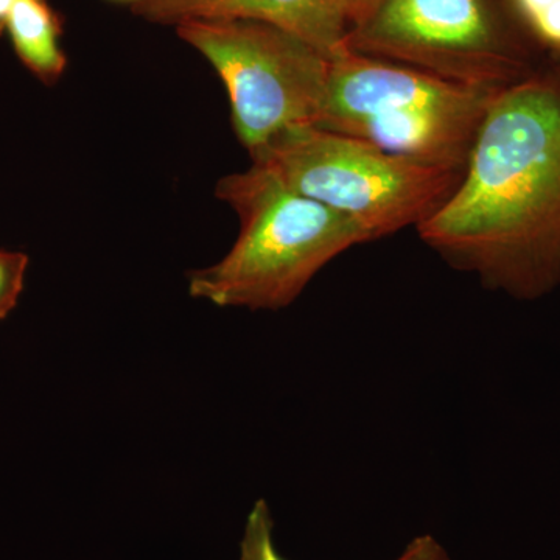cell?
Segmentation results:
<instances>
[{
	"label": "cell",
	"mask_w": 560,
	"mask_h": 560,
	"mask_svg": "<svg viewBox=\"0 0 560 560\" xmlns=\"http://www.w3.org/2000/svg\"><path fill=\"white\" fill-rule=\"evenodd\" d=\"M501 91L346 49L330 60L316 127L419 164L464 171Z\"/></svg>",
	"instance_id": "3957f363"
},
{
	"label": "cell",
	"mask_w": 560,
	"mask_h": 560,
	"mask_svg": "<svg viewBox=\"0 0 560 560\" xmlns=\"http://www.w3.org/2000/svg\"><path fill=\"white\" fill-rule=\"evenodd\" d=\"M20 0H0V28H3L7 20H9L11 11Z\"/></svg>",
	"instance_id": "5bb4252c"
},
{
	"label": "cell",
	"mask_w": 560,
	"mask_h": 560,
	"mask_svg": "<svg viewBox=\"0 0 560 560\" xmlns=\"http://www.w3.org/2000/svg\"><path fill=\"white\" fill-rule=\"evenodd\" d=\"M346 49L492 90L544 68L508 0H382Z\"/></svg>",
	"instance_id": "5b68a950"
},
{
	"label": "cell",
	"mask_w": 560,
	"mask_h": 560,
	"mask_svg": "<svg viewBox=\"0 0 560 560\" xmlns=\"http://www.w3.org/2000/svg\"><path fill=\"white\" fill-rule=\"evenodd\" d=\"M130 2L136 3V2H140V0H130Z\"/></svg>",
	"instance_id": "9a60e30c"
},
{
	"label": "cell",
	"mask_w": 560,
	"mask_h": 560,
	"mask_svg": "<svg viewBox=\"0 0 560 560\" xmlns=\"http://www.w3.org/2000/svg\"><path fill=\"white\" fill-rule=\"evenodd\" d=\"M381 2L382 0H342L346 14H348L350 28H352L353 25L360 24L361 21L366 20L371 11Z\"/></svg>",
	"instance_id": "4fadbf2b"
},
{
	"label": "cell",
	"mask_w": 560,
	"mask_h": 560,
	"mask_svg": "<svg viewBox=\"0 0 560 560\" xmlns=\"http://www.w3.org/2000/svg\"><path fill=\"white\" fill-rule=\"evenodd\" d=\"M132 11L147 21L245 20L275 25L311 44L326 57L346 51L350 31L342 0H140Z\"/></svg>",
	"instance_id": "52a82bcc"
},
{
	"label": "cell",
	"mask_w": 560,
	"mask_h": 560,
	"mask_svg": "<svg viewBox=\"0 0 560 560\" xmlns=\"http://www.w3.org/2000/svg\"><path fill=\"white\" fill-rule=\"evenodd\" d=\"M515 20L539 51L560 68V0H508Z\"/></svg>",
	"instance_id": "9c48e42d"
},
{
	"label": "cell",
	"mask_w": 560,
	"mask_h": 560,
	"mask_svg": "<svg viewBox=\"0 0 560 560\" xmlns=\"http://www.w3.org/2000/svg\"><path fill=\"white\" fill-rule=\"evenodd\" d=\"M241 560H287L275 544V522L267 501L257 500L246 521Z\"/></svg>",
	"instance_id": "30bf717a"
},
{
	"label": "cell",
	"mask_w": 560,
	"mask_h": 560,
	"mask_svg": "<svg viewBox=\"0 0 560 560\" xmlns=\"http://www.w3.org/2000/svg\"><path fill=\"white\" fill-rule=\"evenodd\" d=\"M176 33L223 80L235 135L250 156L282 132L318 125L331 58L311 44L245 20L186 21Z\"/></svg>",
	"instance_id": "8992f818"
},
{
	"label": "cell",
	"mask_w": 560,
	"mask_h": 560,
	"mask_svg": "<svg viewBox=\"0 0 560 560\" xmlns=\"http://www.w3.org/2000/svg\"><path fill=\"white\" fill-rule=\"evenodd\" d=\"M420 238L488 289L537 300L560 285V68L501 91L448 200Z\"/></svg>",
	"instance_id": "6da1fadb"
},
{
	"label": "cell",
	"mask_w": 560,
	"mask_h": 560,
	"mask_svg": "<svg viewBox=\"0 0 560 560\" xmlns=\"http://www.w3.org/2000/svg\"><path fill=\"white\" fill-rule=\"evenodd\" d=\"M27 268V254L0 249V320L5 319L16 307L24 290Z\"/></svg>",
	"instance_id": "8fae6325"
},
{
	"label": "cell",
	"mask_w": 560,
	"mask_h": 560,
	"mask_svg": "<svg viewBox=\"0 0 560 560\" xmlns=\"http://www.w3.org/2000/svg\"><path fill=\"white\" fill-rule=\"evenodd\" d=\"M217 197L237 212L241 234L223 259L190 276L189 291L219 307H289L335 257L370 242L353 221L256 162L221 178Z\"/></svg>",
	"instance_id": "7a4b0ae2"
},
{
	"label": "cell",
	"mask_w": 560,
	"mask_h": 560,
	"mask_svg": "<svg viewBox=\"0 0 560 560\" xmlns=\"http://www.w3.org/2000/svg\"><path fill=\"white\" fill-rule=\"evenodd\" d=\"M18 57L44 84L57 83L65 72L61 24L47 0H20L3 25Z\"/></svg>",
	"instance_id": "ba28073f"
},
{
	"label": "cell",
	"mask_w": 560,
	"mask_h": 560,
	"mask_svg": "<svg viewBox=\"0 0 560 560\" xmlns=\"http://www.w3.org/2000/svg\"><path fill=\"white\" fill-rule=\"evenodd\" d=\"M396 560H452L447 550L430 534L412 539Z\"/></svg>",
	"instance_id": "7c38bea8"
},
{
	"label": "cell",
	"mask_w": 560,
	"mask_h": 560,
	"mask_svg": "<svg viewBox=\"0 0 560 560\" xmlns=\"http://www.w3.org/2000/svg\"><path fill=\"white\" fill-rule=\"evenodd\" d=\"M250 158L298 194L353 221L370 242L429 220L464 172L408 161L318 127L282 132Z\"/></svg>",
	"instance_id": "277c9868"
}]
</instances>
